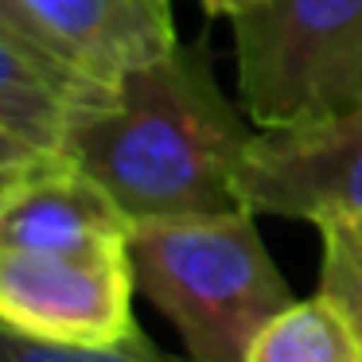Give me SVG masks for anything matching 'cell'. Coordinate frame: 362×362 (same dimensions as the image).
I'll return each instance as SVG.
<instances>
[{
  "label": "cell",
  "instance_id": "8fae6325",
  "mask_svg": "<svg viewBox=\"0 0 362 362\" xmlns=\"http://www.w3.org/2000/svg\"><path fill=\"white\" fill-rule=\"evenodd\" d=\"M63 152L40 148L35 141L20 136L16 129H8L0 121V203L8 195H16L20 187H28L32 180H40L43 172L63 164Z\"/></svg>",
  "mask_w": 362,
  "mask_h": 362
},
{
  "label": "cell",
  "instance_id": "3957f363",
  "mask_svg": "<svg viewBox=\"0 0 362 362\" xmlns=\"http://www.w3.org/2000/svg\"><path fill=\"white\" fill-rule=\"evenodd\" d=\"M230 24L238 98L257 129L362 105V0H253Z\"/></svg>",
  "mask_w": 362,
  "mask_h": 362
},
{
  "label": "cell",
  "instance_id": "8992f818",
  "mask_svg": "<svg viewBox=\"0 0 362 362\" xmlns=\"http://www.w3.org/2000/svg\"><path fill=\"white\" fill-rule=\"evenodd\" d=\"M59 59L98 82L152 63L175 47L172 0H24Z\"/></svg>",
  "mask_w": 362,
  "mask_h": 362
},
{
  "label": "cell",
  "instance_id": "30bf717a",
  "mask_svg": "<svg viewBox=\"0 0 362 362\" xmlns=\"http://www.w3.org/2000/svg\"><path fill=\"white\" fill-rule=\"evenodd\" d=\"M0 362H175L164 351L152 346V339L141 327L129 339L110 346H66V343H43L28 339L20 331L0 327Z\"/></svg>",
  "mask_w": 362,
  "mask_h": 362
},
{
  "label": "cell",
  "instance_id": "ba28073f",
  "mask_svg": "<svg viewBox=\"0 0 362 362\" xmlns=\"http://www.w3.org/2000/svg\"><path fill=\"white\" fill-rule=\"evenodd\" d=\"M245 362H362V335L327 292H315L276 312Z\"/></svg>",
  "mask_w": 362,
  "mask_h": 362
},
{
  "label": "cell",
  "instance_id": "4fadbf2b",
  "mask_svg": "<svg viewBox=\"0 0 362 362\" xmlns=\"http://www.w3.org/2000/svg\"><path fill=\"white\" fill-rule=\"evenodd\" d=\"M199 4H203L206 12H211V16H238V12L242 8H250L253 0H199Z\"/></svg>",
  "mask_w": 362,
  "mask_h": 362
},
{
  "label": "cell",
  "instance_id": "277c9868",
  "mask_svg": "<svg viewBox=\"0 0 362 362\" xmlns=\"http://www.w3.org/2000/svg\"><path fill=\"white\" fill-rule=\"evenodd\" d=\"M129 234L0 245V327L66 346H110L136 331Z\"/></svg>",
  "mask_w": 362,
  "mask_h": 362
},
{
  "label": "cell",
  "instance_id": "7a4b0ae2",
  "mask_svg": "<svg viewBox=\"0 0 362 362\" xmlns=\"http://www.w3.org/2000/svg\"><path fill=\"white\" fill-rule=\"evenodd\" d=\"M136 288L175 323L191 362H245L253 339L292 304L250 206L129 226Z\"/></svg>",
  "mask_w": 362,
  "mask_h": 362
},
{
  "label": "cell",
  "instance_id": "52a82bcc",
  "mask_svg": "<svg viewBox=\"0 0 362 362\" xmlns=\"http://www.w3.org/2000/svg\"><path fill=\"white\" fill-rule=\"evenodd\" d=\"M105 86L110 82L90 78L78 66L0 32V121L40 148L63 152L71 113Z\"/></svg>",
  "mask_w": 362,
  "mask_h": 362
},
{
  "label": "cell",
  "instance_id": "9c48e42d",
  "mask_svg": "<svg viewBox=\"0 0 362 362\" xmlns=\"http://www.w3.org/2000/svg\"><path fill=\"white\" fill-rule=\"evenodd\" d=\"M320 292H327L362 335V214L320 226Z\"/></svg>",
  "mask_w": 362,
  "mask_h": 362
},
{
  "label": "cell",
  "instance_id": "6da1fadb",
  "mask_svg": "<svg viewBox=\"0 0 362 362\" xmlns=\"http://www.w3.org/2000/svg\"><path fill=\"white\" fill-rule=\"evenodd\" d=\"M253 129L218 90L206 47L175 43L71 113L63 156L121 206L129 226L218 214L242 206L234 175Z\"/></svg>",
  "mask_w": 362,
  "mask_h": 362
},
{
  "label": "cell",
  "instance_id": "7c38bea8",
  "mask_svg": "<svg viewBox=\"0 0 362 362\" xmlns=\"http://www.w3.org/2000/svg\"><path fill=\"white\" fill-rule=\"evenodd\" d=\"M0 32L12 35L16 43H28V47L43 51V55H55V47H51V40L43 35V28L35 24L32 12L24 8V0H0ZM63 63H66V59H63Z\"/></svg>",
  "mask_w": 362,
  "mask_h": 362
},
{
  "label": "cell",
  "instance_id": "5b68a950",
  "mask_svg": "<svg viewBox=\"0 0 362 362\" xmlns=\"http://www.w3.org/2000/svg\"><path fill=\"white\" fill-rule=\"evenodd\" d=\"M234 187L253 214L315 230L362 214V105L300 125L253 129Z\"/></svg>",
  "mask_w": 362,
  "mask_h": 362
}]
</instances>
